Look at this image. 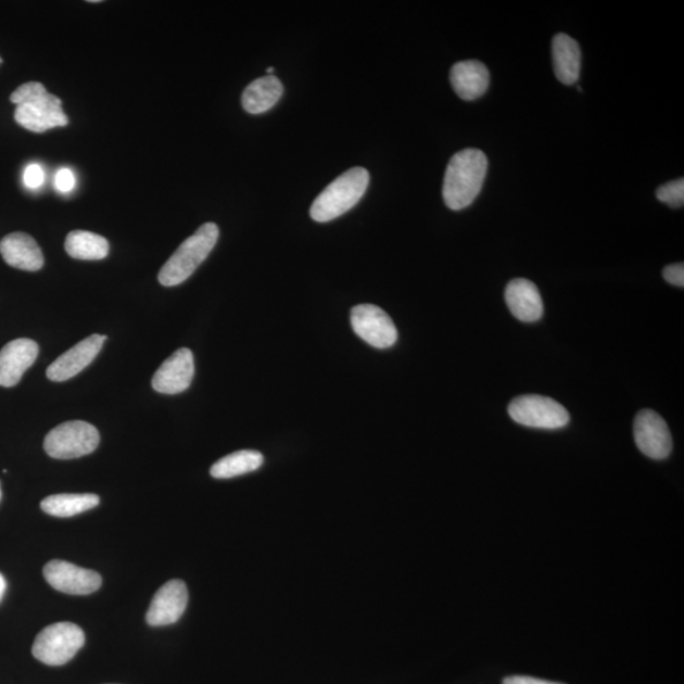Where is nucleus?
<instances>
[{
    "instance_id": "18",
    "label": "nucleus",
    "mask_w": 684,
    "mask_h": 684,
    "mask_svg": "<svg viewBox=\"0 0 684 684\" xmlns=\"http://www.w3.org/2000/svg\"><path fill=\"white\" fill-rule=\"evenodd\" d=\"M553 63L557 78L566 86H572L581 73V49L572 37L559 34L553 40Z\"/></svg>"
},
{
    "instance_id": "19",
    "label": "nucleus",
    "mask_w": 684,
    "mask_h": 684,
    "mask_svg": "<svg viewBox=\"0 0 684 684\" xmlns=\"http://www.w3.org/2000/svg\"><path fill=\"white\" fill-rule=\"evenodd\" d=\"M283 84L274 75H266L249 84L243 90L241 103L250 114L268 112L283 96Z\"/></svg>"
},
{
    "instance_id": "6",
    "label": "nucleus",
    "mask_w": 684,
    "mask_h": 684,
    "mask_svg": "<svg viewBox=\"0 0 684 684\" xmlns=\"http://www.w3.org/2000/svg\"><path fill=\"white\" fill-rule=\"evenodd\" d=\"M101 441L98 430L86 421H67L56 426L45 438V452L53 459L81 458L96 451Z\"/></svg>"
},
{
    "instance_id": "31",
    "label": "nucleus",
    "mask_w": 684,
    "mask_h": 684,
    "mask_svg": "<svg viewBox=\"0 0 684 684\" xmlns=\"http://www.w3.org/2000/svg\"><path fill=\"white\" fill-rule=\"evenodd\" d=\"M0 64H2V59H0Z\"/></svg>"
},
{
    "instance_id": "26",
    "label": "nucleus",
    "mask_w": 684,
    "mask_h": 684,
    "mask_svg": "<svg viewBox=\"0 0 684 684\" xmlns=\"http://www.w3.org/2000/svg\"><path fill=\"white\" fill-rule=\"evenodd\" d=\"M663 277L669 284L684 287V266L682 263L667 266Z\"/></svg>"
},
{
    "instance_id": "21",
    "label": "nucleus",
    "mask_w": 684,
    "mask_h": 684,
    "mask_svg": "<svg viewBox=\"0 0 684 684\" xmlns=\"http://www.w3.org/2000/svg\"><path fill=\"white\" fill-rule=\"evenodd\" d=\"M99 505V497L93 493L53 494L41 502L42 511L55 517H73L89 511Z\"/></svg>"
},
{
    "instance_id": "5",
    "label": "nucleus",
    "mask_w": 684,
    "mask_h": 684,
    "mask_svg": "<svg viewBox=\"0 0 684 684\" xmlns=\"http://www.w3.org/2000/svg\"><path fill=\"white\" fill-rule=\"evenodd\" d=\"M86 644V634L75 623L58 622L36 636L33 654L41 663L60 667L68 663Z\"/></svg>"
},
{
    "instance_id": "7",
    "label": "nucleus",
    "mask_w": 684,
    "mask_h": 684,
    "mask_svg": "<svg viewBox=\"0 0 684 684\" xmlns=\"http://www.w3.org/2000/svg\"><path fill=\"white\" fill-rule=\"evenodd\" d=\"M508 414L517 423L528 428L557 430L569 423V414L565 406L544 395H521L508 406Z\"/></svg>"
},
{
    "instance_id": "24",
    "label": "nucleus",
    "mask_w": 684,
    "mask_h": 684,
    "mask_svg": "<svg viewBox=\"0 0 684 684\" xmlns=\"http://www.w3.org/2000/svg\"><path fill=\"white\" fill-rule=\"evenodd\" d=\"M23 182L28 189H38L42 187L45 182V172L41 165L38 164H29L25 173H23Z\"/></svg>"
},
{
    "instance_id": "10",
    "label": "nucleus",
    "mask_w": 684,
    "mask_h": 684,
    "mask_svg": "<svg viewBox=\"0 0 684 684\" xmlns=\"http://www.w3.org/2000/svg\"><path fill=\"white\" fill-rule=\"evenodd\" d=\"M634 438L638 451L654 460H664L672 453L673 441L664 418L651 409L635 417Z\"/></svg>"
},
{
    "instance_id": "17",
    "label": "nucleus",
    "mask_w": 684,
    "mask_h": 684,
    "mask_svg": "<svg viewBox=\"0 0 684 684\" xmlns=\"http://www.w3.org/2000/svg\"><path fill=\"white\" fill-rule=\"evenodd\" d=\"M451 81L455 93L463 101H474L489 89L490 72L481 61H460L452 67Z\"/></svg>"
},
{
    "instance_id": "15",
    "label": "nucleus",
    "mask_w": 684,
    "mask_h": 684,
    "mask_svg": "<svg viewBox=\"0 0 684 684\" xmlns=\"http://www.w3.org/2000/svg\"><path fill=\"white\" fill-rule=\"evenodd\" d=\"M0 254L4 262L15 269L37 271L43 266L45 258L41 248L25 232H14L0 241Z\"/></svg>"
},
{
    "instance_id": "29",
    "label": "nucleus",
    "mask_w": 684,
    "mask_h": 684,
    "mask_svg": "<svg viewBox=\"0 0 684 684\" xmlns=\"http://www.w3.org/2000/svg\"><path fill=\"white\" fill-rule=\"evenodd\" d=\"M274 73V67L266 68V74L271 75Z\"/></svg>"
},
{
    "instance_id": "8",
    "label": "nucleus",
    "mask_w": 684,
    "mask_h": 684,
    "mask_svg": "<svg viewBox=\"0 0 684 684\" xmlns=\"http://www.w3.org/2000/svg\"><path fill=\"white\" fill-rule=\"evenodd\" d=\"M353 330L376 349H390L398 339L397 327L382 308L375 304H359L352 309Z\"/></svg>"
},
{
    "instance_id": "23",
    "label": "nucleus",
    "mask_w": 684,
    "mask_h": 684,
    "mask_svg": "<svg viewBox=\"0 0 684 684\" xmlns=\"http://www.w3.org/2000/svg\"><path fill=\"white\" fill-rule=\"evenodd\" d=\"M657 198L660 202L671 205L673 208L682 207L684 203V180L676 179L661 186L657 190Z\"/></svg>"
},
{
    "instance_id": "25",
    "label": "nucleus",
    "mask_w": 684,
    "mask_h": 684,
    "mask_svg": "<svg viewBox=\"0 0 684 684\" xmlns=\"http://www.w3.org/2000/svg\"><path fill=\"white\" fill-rule=\"evenodd\" d=\"M53 182H55V188L59 192L68 193L74 189L76 179L71 169H67V167H61V169L55 174V180H53Z\"/></svg>"
},
{
    "instance_id": "4",
    "label": "nucleus",
    "mask_w": 684,
    "mask_h": 684,
    "mask_svg": "<svg viewBox=\"0 0 684 684\" xmlns=\"http://www.w3.org/2000/svg\"><path fill=\"white\" fill-rule=\"evenodd\" d=\"M219 230L216 224H204L190 236L165 263L159 273L160 284L175 287L193 276L205 258L208 257L218 241Z\"/></svg>"
},
{
    "instance_id": "22",
    "label": "nucleus",
    "mask_w": 684,
    "mask_h": 684,
    "mask_svg": "<svg viewBox=\"0 0 684 684\" xmlns=\"http://www.w3.org/2000/svg\"><path fill=\"white\" fill-rule=\"evenodd\" d=\"M264 456L255 451H240L225 456L211 468V476L217 479L235 478L262 468Z\"/></svg>"
},
{
    "instance_id": "11",
    "label": "nucleus",
    "mask_w": 684,
    "mask_h": 684,
    "mask_svg": "<svg viewBox=\"0 0 684 684\" xmlns=\"http://www.w3.org/2000/svg\"><path fill=\"white\" fill-rule=\"evenodd\" d=\"M105 340V334L98 333L84 339L79 344L59 356L46 370V376L52 382H66V380L78 376L96 359Z\"/></svg>"
},
{
    "instance_id": "28",
    "label": "nucleus",
    "mask_w": 684,
    "mask_h": 684,
    "mask_svg": "<svg viewBox=\"0 0 684 684\" xmlns=\"http://www.w3.org/2000/svg\"><path fill=\"white\" fill-rule=\"evenodd\" d=\"M5 590H7V582L4 580V577L0 574V600L3 599Z\"/></svg>"
},
{
    "instance_id": "13",
    "label": "nucleus",
    "mask_w": 684,
    "mask_h": 684,
    "mask_svg": "<svg viewBox=\"0 0 684 684\" xmlns=\"http://www.w3.org/2000/svg\"><path fill=\"white\" fill-rule=\"evenodd\" d=\"M194 378V356L189 349L177 350L169 359L160 367L154 378L152 388L157 393L179 394L188 390Z\"/></svg>"
},
{
    "instance_id": "2",
    "label": "nucleus",
    "mask_w": 684,
    "mask_h": 684,
    "mask_svg": "<svg viewBox=\"0 0 684 684\" xmlns=\"http://www.w3.org/2000/svg\"><path fill=\"white\" fill-rule=\"evenodd\" d=\"M11 102L17 105L14 112L15 122L28 131L42 134L68 124L63 102L56 96L50 94L41 83L22 84L11 94Z\"/></svg>"
},
{
    "instance_id": "20",
    "label": "nucleus",
    "mask_w": 684,
    "mask_h": 684,
    "mask_svg": "<svg viewBox=\"0 0 684 684\" xmlns=\"http://www.w3.org/2000/svg\"><path fill=\"white\" fill-rule=\"evenodd\" d=\"M65 250L79 261H102L110 254V243L101 235L76 230L67 235Z\"/></svg>"
},
{
    "instance_id": "27",
    "label": "nucleus",
    "mask_w": 684,
    "mask_h": 684,
    "mask_svg": "<svg viewBox=\"0 0 684 684\" xmlns=\"http://www.w3.org/2000/svg\"><path fill=\"white\" fill-rule=\"evenodd\" d=\"M502 684H565L559 682H552L546 680L535 679V676L529 675H511L506 676Z\"/></svg>"
},
{
    "instance_id": "12",
    "label": "nucleus",
    "mask_w": 684,
    "mask_h": 684,
    "mask_svg": "<svg viewBox=\"0 0 684 684\" xmlns=\"http://www.w3.org/2000/svg\"><path fill=\"white\" fill-rule=\"evenodd\" d=\"M189 595L187 584L173 580L163 585L152 598L147 621L150 626H167L178 622L186 612Z\"/></svg>"
},
{
    "instance_id": "9",
    "label": "nucleus",
    "mask_w": 684,
    "mask_h": 684,
    "mask_svg": "<svg viewBox=\"0 0 684 684\" xmlns=\"http://www.w3.org/2000/svg\"><path fill=\"white\" fill-rule=\"evenodd\" d=\"M43 575L53 590L66 593V595H91L102 585L101 574L65 560L49 561L43 568Z\"/></svg>"
},
{
    "instance_id": "16",
    "label": "nucleus",
    "mask_w": 684,
    "mask_h": 684,
    "mask_svg": "<svg viewBox=\"0 0 684 684\" xmlns=\"http://www.w3.org/2000/svg\"><path fill=\"white\" fill-rule=\"evenodd\" d=\"M505 299L509 311L522 322H535L543 317L544 304L537 287L523 278L509 281Z\"/></svg>"
},
{
    "instance_id": "3",
    "label": "nucleus",
    "mask_w": 684,
    "mask_h": 684,
    "mask_svg": "<svg viewBox=\"0 0 684 684\" xmlns=\"http://www.w3.org/2000/svg\"><path fill=\"white\" fill-rule=\"evenodd\" d=\"M369 173L364 167L352 169L340 175L327 186L311 205L309 215L316 223H330L355 207L369 186Z\"/></svg>"
},
{
    "instance_id": "14",
    "label": "nucleus",
    "mask_w": 684,
    "mask_h": 684,
    "mask_svg": "<svg viewBox=\"0 0 684 684\" xmlns=\"http://www.w3.org/2000/svg\"><path fill=\"white\" fill-rule=\"evenodd\" d=\"M38 345L30 339H17L0 350V385L11 388L17 385L26 370L37 359Z\"/></svg>"
},
{
    "instance_id": "30",
    "label": "nucleus",
    "mask_w": 684,
    "mask_h": 684,
    "mask_svg": "<svg viewBox=\"0 0 684 684\" xmlns=\"http://www.w3.org/2000/svg\"><path fill=\"white\" fill-rule=\"evenodd\" d=\"M0 501H2V486H0Z\"/></svg>"
},
{
    "instance_id": "1",
    "label": "nucleus",
    "mask_w": 684,
    "mask_h": 684,
    "mask_svg": "<svg viewBox=\"0 0 684 684\" xmlns=\"http://www.w3.org/2000/svg\"><path fill=\"white\" fill-rule=\"evenodd\" d=\"M489 160L483 151L466 149L455 154L445 172L443 197L448 208L469 207L483 188Z\"/></svg>"
}]
</instances>
